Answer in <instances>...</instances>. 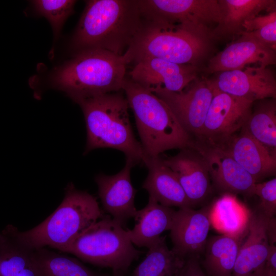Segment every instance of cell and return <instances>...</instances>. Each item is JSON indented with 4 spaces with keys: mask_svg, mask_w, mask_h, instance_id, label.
Listing matches in <instances>:
<instances>
[{
    "mask_svg": "<svg viewBox=\"0 0 276 276\" xmlns=\"http://www.w3.org/2000/svg\"><path fill=\"white\" fill-rule=\"evenodd\" d=\"M246 239L239 249L233 276H251L261 270L272 243L276 242V221L260 211L251 212Z\"/></svg>",
    "mask_w": 276,
    "mask_h": 276,
    "instance_id": "obj_11",
    "label": "cell"
},
{
    "mask_svg": "<svg viewBox=\"0 0 276 276\" xmlns=\"http://www.w3.org/2000/svg\"><path fill=\"white\" fill-rule=\"evenodd\" d=\"M265 276H276V245L272 243L262 268Z\"/></svg>",
    "mask_w": 276,
    "mask_h": 276,
    "instance_id": "obj_33",
    "label": "cell"
},
{
    "mask_svg": "<svg viewBox=\"0 0 276 276\" xmlns=\"http://www.w3.org/2000/svg\"><path fill=\"white\" fill-rule=\"evenodd\" d=\"M252 103L244 98L213 90V97L199 137L209 145H223L244 126Z\"/></svg>",
    "mask_w": 276,
    "mask_h": 276,
    "instance_id": "obj_9",
    "label": "cell"
},
{
    "mask_svg": "<svg viewBox=\"0 0 276 276\" xmlns=\"http://www.w3.org/2000/svg\"><path fill=\"white\" fill-rule=\"evenodd\" d=\"M39 276H110L96 272L77 259L45 247L32 250Z\"/></svg>",
    "mask_w": 276,
    "mask_h": 276,
    "instance_id": "obj_27",
    "label": "cell"
},
{
    "mask_svg": "<svg viewBox=\"0 0 276 276\" xmlns=\"http://www.w3.org/2000/svg\"><path fill=\"white\" fill-rule=\"evenodd\" d=\"M209 39L165 22L143 19L140 29L125 53L130 63L153 57L195 65L207 51Z\"/></svg>",
    "mask_w": 276,
    "mask_h": 276,
    "instance_id": "obj_6",
    "label": "cell"
},
{
    "mask_svg": "<svg viewBox=\"0 0 276 276\" xmlns=\"http://www.w3.org/2000/svg\"><path fill=\"white\" fill-rule=\"evenodd\" d=\"M132 276H178L185 259L170 249L166 237H160L150 247Z\"/></svg>",
    "mask_w": 276,
    "mask_h": 276,
    "instance_id": "obj_26",
    "label": "cell"
},
{
    "mask_svg": "<svg viewBox=\"0 0 276 276\" xmlns=\"http://www.w3.org/2000/svg\"><path fill=\"white\" fill-rule=\"evenodd\" d=\"M123 90L83 100L78 104L83 111L87 130L85 154L98 148L123 152L134 165L147 157L136 139L129 119L128 101Z\"/></svg>",
    "mask_w": 276,
    "mask_h": 276,
    "instance_id": "obj_3",
    "label": "cell"
},
{
    "mask_svg": "<svg viewBox=\"0 0 276 276\" xmlns=\"http://www.w3.org/2000/svg\"><path fill=\"white\" fill-rule=\"evenodd\" d=\"M223 13L222 22L212 31V36L239 34L246 20L258 16L264 11L275 10L273 0H223L219 1Z\"/></svg>",
    "mask_w": 276,
    "mask_h": 276,
    "instance_id": "obj_24",
    "label": "cell"
},
{
    "mask_svg": "<svg viewBox=\"0 0 276 276\" xmlns=\"http://www.w3.org/2000/svg\"><path fill=\"white\" fill-rule=\"evenodd\" d=\"M240 239L221 235L208 238L200 264L205 276H233Z\"/></svg>",
    "mask_w": 276,
    "mask_h": 276,
    "instance_id": "obj_25",
    "label": "cell"
},
{
    "mask_svg": "<svg viewBox=\"0 0 276 276\" xmlns=\"http://www.w3.org/2000/svg\"><path fill=\"white\" fill-rule=\"evenodd\" d=\"M175 212L149 196L147 204L136 212L133 228L126 229L131 242L139 247H150L164 232L171 229Z\"/></svg>",
    "mask_w": 276,
    "mask_h": 276,
    "instance_id": "obj_21",
    "label": "cell"
},
{
    "mask_svg": "<svg viewBox=\"0 0 276 276\" xmlns=\"http://www.w3.org/2000/svg\"><path fill=\"white\" fill-rule=\"evenodd\" d=\"M134 166L126 159L125 167L117 174H100L95 178L103 210L123 226L134 217L137 211L134 204L137 191L131 180V169Z\"/></svg>",
    "mask_w": 276,
    "mask_h": 276,
    "instance_id": "obj_15",
    "label": "cell"
},
{
    "mask_svg": "<svg viewBox=\"0 0 276 276\" xmlns=\"http://www.w3.org/2000/svg\"><path fill=\"white\" fill-rule=\"evenodd\" d=\"M196 71L195 65L146 57L133 63L128 77L150 90L161 87L180 92L195 79Z\"/></svg>",
    "mask_w": 276,
    "mask_h": 276,
    "instance_id": "obj_13",
    "label": "cell"
},
{
    "mask_svg": "<svg viewBox=\"0 0 276 276\" xmlns=\"http://www.w3.org/2000/svg\"><path fill=\"white\" fill-rule=\"evenodd\" d=\"M144 164L148 173L142 188L148 192L149 197L164 206L192 208L176 176L159 156L147 157Z\"/></svg>",
    "mask_w": 276,
    "mask_h": 276,
    "instance_id": "obj_20",
    "label": "cell"
},
{
    "mask_svg": "<svg viewBox=\"0 0 276 276\" xmlns=\"http://www.w3.org/2000/svg\"><path fill=\"white\" fill-rule=\"evenodd\" d=\"M242 28L249 35L275 51L276 11L246 20Z\"/></svg>",
    "mask_w": 276,
    "mask_h": 276,
    "instance_id": "obj_30",
    "label": "cell"
},
{
    "mask_svg": "<svg viewBox=\"0 0 276 276\" xmlns=\"http://www.w3.org/2000/svg\"><path fill=\"white\" fill-rule=\"evenodd\" d=\"M189 148L177 155L163 159L175 174L192 206L203 200L209 194L210 175L206 162L199 152Z\"/></svg>",
    "mask_w": 276,
    "mask_h": 276,
    "instance_id": "obj_18",
    "label": "cell"
},
{
    "mask_svg": "<svg viewBox=\"0 0 276 276\" xmlns=\"http://www.w3.org/2000/svg\"><path fill=\"white\" fill-rule=\"evenodd\" d=\"M113 273L124 274L142 252L136 249L126 229L110 216L103 215L64 251Z\"/></svg>",
    "mask_w": 276,
    "mask_h": 276,
    "instance_id": "obj_7",
    "label": "cell"
},
{
    "mask_svg": "<svg viewBox=\"0 0 276 276\" xmlns=\"http://www.w3.org/2000/svg\"><path fill=\"white\" fill-rule=\"evenodd\" d=\"M245 170L259 182L276 172V155L244 130L221 146Z\"/></svg>",
    "mask_w": 276,
    "mask_h": 276,
    "instance_id": "obj_19",
    "label": "cell"
},
{
    "mask_svg": "<svg viewBox=\"0 0 276 276\" xmlns=\"http://www.w3.org/2000/svg\"><path fill=\"white\" fill-rule=\"evenodd\" d=\"M251 276H265V275L264 274V273L263 272V270H262V269L261 270H260L256 272V273H254Z\"/></svg>",
    "mask_w": 276,
    "mask_h": 276,
    "instance_id": "obj_34",
    "label": "cell"
},
{
    "mask_svg": "<svg viewBox=\"0 0 276 276\" xmlns=\"http://www.w3.org/2000/svg\"><path fill=\"white\" fill-rule=\"evenodd\" d=\"M143 24L137 0H90L71 41L76 53L101 49L124 54Z\"/></svg>",
    "mask_w": 276,
    "mask_h": 276,
    "instance_id": "obj_1",
    "label": "cell"
},
{
    "mask_svg": "<svg viewBox=\"0 0 276 276\" xmlns=\"http://www.w3.org/2000/svg\"><path fill=\"white\" fill-rule=\"evenodd\" d=\"M241 37L209 61L207 72L241 70L247 67H266L274 64L275 51L245 31Z\"/></svg>",
    "mask_w": 276,
    "mask_h": 276,
    "instance_id": "obj_14",
    "label": "cell"
},
{
    "mask_svg": "<svg viewBox=\"0 0 276 276\" xmlns=\"http://www.w3.org/2000/svg\"><path fill=\"white\" fill-rule=\"evenodd\" d=\"M0 276H39L32 250L16 238L12 225L0 232Z\"/></svg>",
    "mask_w": 276,
    "mask_h": 276,
    "instance_id": "obj_23",
    "label": "cell"
},
{
    "mask_svg": "<svg viewBox=\"0 0 276 276\" xmlns=\"http://www.w3.org/2000/svg\"><path fill=\"white\" fill-rule=\"evenodd\" d=\"M211 226L209 210L192 208L175 211L170 231L171 249L183 259L199 257L204 251Z\"/></svg>",
    "mask_w": 276,
    "mask_h": 276,
    "instance_id": "obj_16",
    "label": "cell"
},
{
    "mask_svg": "<svg viewBox=\"0 0 276 276\" xmlns=\"http://www.w3.org/2000/svg\"><path fill=\"white\" fill-rule=\"evenodd\" d=\"M137 3L144 20L165 22L209 38L212 37L211 27L216 28L223 18L217 0H137Z\"/></svg>",
    "mask_w": 276,
    "mask_h": 276,
    "instance_id": "obj_8",
    "label": "cell"
},
{
    "mask_svg": "<svg viewBox=\"0 0 276 276\" xmlns=\"http://www.w3.org/2000/svg\"><path fill=\"white\" fill-rule=\"evenodd\" d=\"M112 276H124V274L120 273H113Z\"/></svg>",
    "mask_w": 276,
    "mask_h": 276,
    "instance_id": "obj_35",
    "label": "cell"
},
{
    "mask_svg": "<svg viewBox=\"0 0 276 276\" xmlns=\"http://www.w3.org/2000/svg\"><path fill=\"white\" fill-rule=\"evenodd\" d=\"M103 215L96 197L68 185L60 205L41 223L26 231L12 225L16 238L31 250L49 246L63 252Z\"/></svg>",
    "mask_w": 276,
    "mask_h": 276,
    "instance_id": "obj_4",
    "label": "cell"
},
{
    "mask_svg": "<svg viewBox=\"0 0 276 276\" xmlns=\"http://www.w3.org/2000/svg\"><path fill=\"white\" fill-rule=\"evenodd\" d=\"M251 212L235 194L224 193L209 209L211 226L221 235L238 239L246 234Z\"/></svg>",
    "mask_w": 276,
    "mask_h": 276,
    "instance_id": "obj_22",
    "label": "cell"
},
{
    "mask_svg": "<svg viewBox=\"0 0 276 276\" xmlns=\"http://www.w3.org/2000/svg\"><path fill=\"white\" fill-rule=\"evenodd\" d=\"M197 150L204 158L218 189L225 193L254 195L256 180L224 149L209 145Z\"/></svg>",
    "mask_w": 276,
    "mask_h": 276,
    "instance_id": "obj_17",
    "label": "cell"
},
{
    "mask_svg": "<svg viewBox=\"0 0 276 276\" xmlns=\"http://www.w3.org/2000/svg\"><path fill=\"white\" fill-rule=\"evenodd\" d=\"M150 90L168 105L189 134L200 136L213 97V89L209 80L195 82L189 89L180 92L161 87Z\"/></svg>",
    "mask_w": 276,
    "mask_h": 276,
    "instance_id": "obj_10",
    "label": "cell"
},
{
    "mask_svg": "<svg viewBox=\"0 0 276 276\" xmlns=\"http://www.w3.org/2000/svg\"><path fill=\"white\" fill-rule=\"evenodd\" d=\"M254 195L260 199L258 210L269 217L276 213V178L256 183Z\"/></svg>",
    "mask_w": 276,
    "mask_h": 276,
    "instance_id": "obj_31",
    "label": "cell"
},
{
    "mask_svg": "<svg viewBox=\"0 0 276 276\" xmlns=\"http://www.w3.org/2000/svg\"><path fill=\"white\" fill-rule=\"evenodd\" d=\"M242 129L276 155V105L274 101L261 103L251 111Z\"/></svg>",
    "mask_w": 276,
    "mask_h": 276,
    "instance_id": "obj_28",
    "label": "cell"
},
{
    "mask_svg": "<svg viewBox=\"0 0 276 276\" xmlns=\"http://www.w3.org/2000/svg\"><path fill=\"white\" fill-rule=\"evenodd\" d=\"M209 81L214 90L252 102L276 97V80L268 67L252 66L221 72Z\"/></svg>",
    "mask_w": 276,
    "mask_h": 276,
    "instance_id": "obj_12",
    "label": "cell"
},
{
    "mask_svg": "<svg viewBox=\"0 0 276 276\" xmlns=\"http://www.w3.org/2000/svg\"><path fill=\"white\" fill-rule=\"evenodd\" d=\"M35 10L51 24L54 39L57 40L62 26L73 13L76 3L73 0H36L32 1Z\"/></svg>",
    "mask_w": 276,
    "mask_h": 276,
    "instance_id": "obj_29",
    "label": "cell"
},
{
    "mask_svg": "<svg viewBox=\"0 0 276 276\" xmlns=\"http://www.w3.org/2000/svg\"><path fill=\"white\" fill-rule=\"evenodd\" d=\"M146 155L155 157L173 149L191 146L190 135L168 105L150 89L126 77L122 87Z\"/></svg>",
    "mask_w": 276,
    "mask_h": 276,
    "instance_id": "obj_5",
    "label": "cell"
},
{
    "mask_svg": "<svg viewBox=\"0 0 276 276\" xmlns=\"http://www.w3.org/2000/svg\"><path fill=\"white\" fill-rule=\"evenodd\" d=\"M129 64L125 53L120 55L101 49L82 51L53 70L51 85L78 103L122 90Z\"/></svg>",
    "mask_w": 276,
    "mask_h": 276,
    "instance_id": "obj_2",
    "label": "cell"
},
{
    "mask_svg": "<svg viewBox=\"0 0 276 276\" xmlns=\"http://www.w3.org/2000/svg\"><path fill=\"white\" fill-rule=\"evenodd\" d=\"M178 276H205L200 264L198 256H192L186 259Z\"/></svg>",
    "mask_w": 276,
    "mask_h": 276,
    "instance_id": "obj_32",
    "label": "cell"
}]
</instances>
